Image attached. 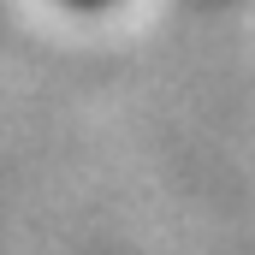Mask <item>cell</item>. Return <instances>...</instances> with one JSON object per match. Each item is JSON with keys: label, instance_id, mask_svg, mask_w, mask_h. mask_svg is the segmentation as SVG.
Instances as JSON below:
<instances>
[{"label": "cell", "instance_id": "1", "mask_svg": "<svg viewBox=\"0 0 255 255\" xmlns=\"http://www.w3.org/2000/svg\"><path fill=\"white\" fill-rule=\"evenodd\" d=\"M71 6H107V0H71Z\"/></svg>", "mask_w": 255, "mask_h": 255}]
</instances>
